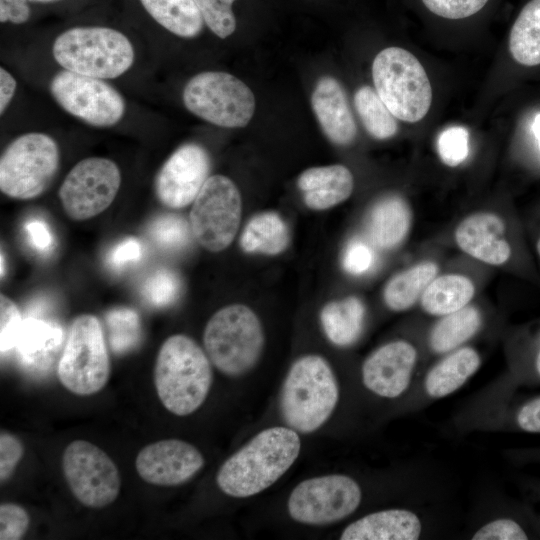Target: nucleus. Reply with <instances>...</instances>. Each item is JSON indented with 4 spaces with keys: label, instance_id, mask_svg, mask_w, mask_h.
I'll list each match as a JSON object with an SVG mask.
<instances>
[{
    "label": "nucleus",
    "instance_id": "f8f14e48",
    "mask_svg": "<svg viewBox=\"0 0 540 540\" xmlns=\"http://www.w3.org/2000/svg\"><path fill=\"white\" fill-rule=\"evenodd\" d=\"M49 91L65 112L92 127L115 126L126 112L122 94L103 79L63 69L52 77Z\"/></svg>",
    "mask_w": 540,
    "mask_h": 540
},
{
    "label": "nucleus",
    "instance_id": "dca6fc26",
    "mask_svg": "<svg viewBox=\"0 0 540 540\" xmlns=\"http://www.w3.org/2000/svg\"><path fill=\"white\" fill-rule=\"evenodd\" d=\"M194 445L180 439H164L142 448L136 459L138 475L147 483L171 487L186 483L204 466Z\"/></svg>",
    "mask_w": 540,
    "mask_h": 540
},
{
    "label": "nucleus",
    "instance_id": "603ef678",
    "mask_svg": "<svg viewBox=\"0 0 540 540\" xmlns=\"http://www.w3.org/2000/svg\"><path fill=\"white\" fill-rule=\"evenodd\" d=\"M536 370L538 374L540 375V351L538 352L537 358H536Z\"/></svg>",
    "mask_w": 540,
    "mask_h": 540
},
{
    "label": "nucleus",
    "instance_id": "4468645a",
    "mask_svg": "<svg viewBox=\"0 0 540 540\" xmlns=\"http://www.w3.org/2000/svg\"><path fill=\"white\" fill-rule=\"evenodd\" d=\"M118 165L105 157H87L76 163L65 176L58 196L67 216L88 220L105 211L120 189Z\"/></svg>",
    "mask_w": 540,
    "mask_h": 540
},
{
    "label": "nucleus",
    "instance_id": "ea45409f",
    "mask_svg": "<svg viewBox=\"0 0 540 540\" xmlns=\"http://www.w3.org/2000/svg\"><path fill=\"white\" fill-rule=\"evenodd\" d=\"M30 517L27 511L15 503L0 505V539L19 540L28 530Z\"/></svg>",
    "mask_w": 540,
    "mask_h": 540
},
{
    "label": "nucleus",
    "instance_id": "49530a36",
    "mask_svg": "<svg viewBox=\"0 0 540 540\" xmlns=\"http://www.w3.org/2000/svg\"><path fill=\"white\" fill-rule=\"evenodd\" d=\"M31 16L28 0H0V22L20 25Z\"/></svg>",
    "mask_w": 540,
    "mask_h": 540
},
{
    "label": "nucleus",
    "instance_id": "7c9ffc66",
    "mask_svg": "<svg viewBox=\"0 0 540 540\" xmlns=\"http://www.w3.org/2000/svg\"><path fill=\"white\" fill-rule=\"evenodd\" d=\"M509 51L521 65L540 64V0H531L522 8L510 31Z\"/></svg>",
    "mask_w": 540,
    "mask_h": 540
},
{
    "label": "nucleus",
    "instance_id": "2f4dec72",
    "mask_svg": "<svg viewBox=\"0 0 540 540\" xmlns=\"http://www.w3.org/2000/svg\"><path fill=\"white\" fill-rule=\"evenodd\" d=\"M354 105L359 118L370 136L386 140L396 135V117L381 100L375 89L364 85L354 94Z\"/></svg>",
    "mask_w": 540,
    "mask_h": 540
},
{
    "label": "nucleus",
    "instance_id": "f257e3e1",
    "mask_svg": "<svg viewBox=\"0 0 540 540\" xmlns=\"http://www.w3.org/2000/svg\"><path fill=\"white\" fill-rule=\"evenodd\" d=\"M301 450L299 434L288 426L266 428L232 454L219 468L216 483L234 498L255 496L277 482Z\"/></svg>",
    "mask_w": 540,
    "mask_h": 540
},
{
    "label": "nucleus",
    "instance_id": "b1692460",
    "mask_svg": "<svg viewBox=\"0 0 540 540\" xmlns=\"http://www.w3.org/2000/svg\"><path fill=\"white\" fill-rule=\"evenodd\" d=\"M480 364V355L472 347H460L447 353L426 374L425 392L434 399L454 393L475 374Z\"/></svg>",
    "mask_w": 540,
    "mask_h": 540
},
{
    "label": "nucleus",
    "instance_id": "79ce46f5",
    "mask_svg": "<svg viewBox=\"0 0 540 540\" xmlns=\"http://www.w3.org/2000/svg\"><path fill=\"white\" fill-rule=\"evenodd\" d=\"M527 538L523 528L509 518L487 522L472 535L473 540H526Z\"/></svg>",
    "mask_w": 540,
    "mask_h": 540
},
{
    "label": "nucleus",
    "instance_id": "c85d7f7f",
    "mask_svg": "<svg viewBox=\"0 0 540 540\" xmlns=\"http://www.w3.org/2000/svg\"><path fill=\"white\" fill-rule=\"evenodd\" d=\"M437 273L438 266L434 262L427 261L394 275L383 289L385 305L396 312L408 310L420 300Z\"/></svg>",
    "mask_w": 540,
    "mask_h": 540
},
{
    "label": "nucleus",
    "instance_id": "58836bf2",
    "mask_svg": "<svg viewBox=\"0 0 540 540\" xmlns=\"http://www.w3.org/2000/svg\"><path fill=\"white\" fill-rule=\"evenodd\" d=\"M342 267L348 274L359 276L367 273L375 263L373 247L362 239H352L342 255Z\"/></svg>",
    "mask_w": 540,
    "mask_h": 540
},
{
    "label": "nucleus",
    "instance_id": "4c0bfd02",
    "mask_svg": "<svg viewBox=\"0 0 540 540\" xmlns=\"http://www.w3.org/2000/svg\"><path fill=\"white\" fill-rule=\"evenodd\" d=\"M23 318L17 305L6 295L0 296V351L8 354L15 348Z\"/></svg>",
    "mask_w": 540,
    "mask_h": 540
},
{
    "label": "nucleus",
    "instance_id": "20e7f679",
    "mask_svg": "<svg viewBox=\"0 0 540 540\" xmlns=\"http://www.w3.org/2000/svg\"><path fill=\"white\" fill-rule=\"evenodd\" d=\"M52 55L64 70L103 80L122 76L135 61L130 39L105 26H77L63 31L52 44Z\"/></svg>",
    "mask_w": 540,
    "mask_h": 540
},
{
    "label": "nucleus",
    "instance_id": "9d476101",
    "mask_svg": "<svg viewBox=\"0 0 540 540\" xmlns=\"http://www.w3.org/2000/svg\"><path fill=\"white\" fill-rule=\"evenodd\" d=\"M242 216V198L235 183L220 174L209 176L192 203L189 225L204 249L220 252L236 237Z\"/></svg>",
    "mask_w": 540,
    "mask_h": 540
},
{
    "label": "nucleus",
    "instance_id": "09e8293b",
    "mask_svg": "<svg viewBox=\"0 0 540 540\" xmlns=\"http://www.w3.org/2000/svg\"><path fill=\"white\" fill-rule=\"evenodd\" d=\"M17 88L15 77L4 67L0 68V114L10 105Z\"/></svg>",
    "mask_w": 540,
    "mask_h": 540
},
{
    "label": "nucleus",
    "instance_id": "c9c22d12",
    "mask_svg": "<svg viewBox=\"0 0 540 540\" xmlns=\"http://www.w3.org/2000/svg\"><path fill=\"white\" fill-rule=\"evenodd\" d=\"M235 0H194L206 26L219 38L225 39L236 29L232 11Z\"/></svg>",
    "mask_w": 540,
    "mask_h": 540
},
{
    "label": "nucleus",
    "instance_id": "2eb2a0df",
    "mask_svg": "<svg viewBox=\"0 0 540 540\" xmlns=\"http://www.w3.org/2000/svg\"><path fill=\"white\" fill-rule=\"evenodd\" d=\"M211 167L207 150L197 143L179 146L163 163L154 182L158 200L172 209L192 204Z\"/></svg>",
    "mask_w": 540,
    "mask_h": 540
},
{
    "label": "nucleus",
    "instance_id": "6ab92c4d",
    "mask_svg": "<svg viewBox=\"0 0 540 540\" xmlns=\"http://www.w3.org/2000/svg\"><path fill=\"white\" fill-rule=\"evenodd\" d=\"M311 105L323 133L332 143L347 146L355 140L356 122L346 92L337 79L321 77L313 89Z\"/></svg>",
    "mask_w": 540,
    "mask_h": 540
},
{
    "label": "nucleus",
    "instance_id": "1a4fd4ad",
    "mask_svg": "<svg viewBox=\"0 0 540 540\" xmlns=\"http://www.w3.org/2000/svg\"><path fill=\"white\" fill-rule=\"evenodd\" d=\"M182 100L190 113L223 128L245 127L255 111L252 90L236 76L223 71L194 75L183 88Z\"/></svg>",
    "mask_w": 540,
    "mask_h": 540
},
{
    "label": "nucleus",
    "instance_id": "0eeeda50",
    "mask_svg": "<svg viewBox=\"0 0 540 540\" xmlns=\"http://www.w3.org/2000/svg\"><path fill=\"white\" fill-rule=\"evenodd\" d=\"M60 164L57 142L43 132H27L13 139L0 158V190L17 200L40 196L51 184Z\"/></svg>",
    "mask_w": 540,
    "mask_h": 540
},
{
    "label": "nucleus",
    "instance_id": "9b49d317",
    "mask_svg": "<svg viewBox=\"0 0 540 540\" xmlns=\"http://www.w3.org/2000/svg\"><path fill=\"white\" fill-rule=\"evenodd\" d=\"M362 500L360 485L350 476L328 474L305 479L291 491L290 517L306 525L322 526L353 514Z\"/></svg>",
    "mask_w": 540,
    "mask_h": 540
},
{
    "label": "nucleus",
    "instance_id": "412c9836",
    "mask_svg": "<svg viewBox=\"0 0 540 540\" xmlns=\"http://www.w3.org/2000/svg\"><path fill=\"white\" fill-rule=\"evenodd\" d=\"M422 533L420 517L402 508L369 513L345 527L342 540H415Z\"/></svg>",
    "mask_w": 540,
    "mask_h": 540
},
{
    "label": "nucleus",
    "instance_id": "ddd939ff",
    "mask_svg": "<svg viewBox=\"0 0 540 540\" xmlns=\"http://www.w3.org/2000/svg\"><path fill=\"white\" fill-rule=\"evenodd\" d=\"M61 466L71 493L85 507L103 508L117 499L121 489L119 470L95 444L72 441L62 454Z\"/></svg>",
    "mask_w": 540,
    "mask_h": 540
},
{
    "label": "nucleus",
    "instance_id": "de8ad7c7",
    "mask_svg": "<svg viewBox=\"0 0 540 540\" xmlns=\"http://www.w3.org/2000/svg\"><path fill=\"white\" fill-rule=\"evenodd\" d=\"M518 426L530 433H540V397L527 402L517 414Z\"/></svg>",
    "mask_w": 540,
    "mask_h": 540
},
{
    "label": "nucleus",
    "instance_id": "8fccbe9b",
    "mask_svg": "<svg viewBox=\"0 0 540 540\" xmlns=\"http://www.w3.org/2000/svg\"><path fill=\"white\" fill-rule=\"evenodd\" d=\"M532 131L540 148V113L537 114L534 118Z\"/></svg>",
    "mask_w": 540,
    "mask_h": 540
},
{
    "label": "nucleus",
    "instance_id": "e433bc0d",
    "mask_svg": "<svg viewBox=\"0 0 540 540\" xmlns=\"http://www.w3.org/2000/svg\"><path fill=\"white\" fill-rule=\"evenodd\" d=\"M437 152L441 161L450 167L462 164L469 156V132L463 126H450L437 139Z\"/></svg>",
    "mask_w": 540,
    "mask_h": 540
},
{
    "label": "nucleus",
    "instance_id": "37998d69",
    "mask_svg": "<svg viewBox=\"0 0 540 540\" xmlns=\"http://www.w3.org/2000/svg\"><path fill=\"white\" fill-rule=\"evenodd\" d=\"M142 254L143 248L140 240L136 237H127L109 250L106 262L111 269L121 271L127 266L139 262Z\"/></svg>",
    "mask_w": 540,
    "mask_h": 540
},
{
    "label": "nucleus",
    "instance_id": "5701e85b",
    "mask_svg": "<svg viewBox=\"0 0 540 540\" xmlns=\"http://www.w3.org/2000/svg\"><path fill=\"white\" fill-rule=\"evenodd\" d=\"M63 338V329L57 322L27 317L23 319L14 349L25 366L44 368L53 362Z\"/></svg>",
    "mask_w": 540,
    "mask_h": 540
},
{
    "label": "nucleus",
    "instance_id": "bb28decb",
    "mask_svg": "<svg viewBox=\"0 0 540 540\" xmlns=\"http://www.w3.org/2000/svg\"><path fill=\"white\" fill-rule=\"evenodd\" d=\"M475 294V286L467 276L457 273L436 276L426 287L420 303L434 316H444L466 307Z\"/></svg>",
    "mask_w": 540,
    "mask_h": 540
},
{
    "label": "nucleus",
    "instance_id": "a878e982",
    "mask_svg": "<svg viewBox=\"0 0 540 540\" xmlns=\"http://www.w3.org/2000/svg\"><path fill=\"white\" fill-rule=\"evenodd\" d=\"M289 241V229L282 216L275 211H263L247 222L239 243L246 253L276 256L287 249Z\"/></svg>",
    "mask_w": 540,
    "mask_h": 540
},
{
    "label": "nucleus",
    "instance_id": "aec40b11",
    "mask_svg": "<svg viewBox=\"0 0 540 540\" xmlns=\"http://www.w3.org/2000/svg\"><path fill=\"white\" fill-rule=\"evenodd\" d=\"M304 204L323 211L347 200L353 192L354 178L344 165L316 166L304 170L297 179Z\"/></svg>",
    "mask_w": 540,
    "mask_h": 540
},
{
    "label": "nucleus",
    "instance_id": "c03bdc74",
    "mask_svg": "<svg viewBox=\"0 0 540 540\" xmlns=\"http://www.w3.org/2000/svg\"><path fill=\"white\" fill-rule=\"evenodd\" d=\"M24 452L22 442L13 434L2 431L0 434V480L7 481L14 472Z\"/></svg>",
    "mask_w": 540,
    "mask_h": 540
},
{
    "label": "nucleus",
    "instance_id": "3c124183",
    "mask_svg": "<svg viewBox=\"0 0 540 540\" xmlns=\"http://www.w3.org/2000/svg\"><path fill=\"white\" fill-rule=\"evenodd\" d=\"M4 273H5V260H4L3 253H1V277L4 276Z\"/></svg>",
    "mask_w": 540,
    "mask_h": 540
},
{
    "label": "nucleus",
    "instance_id": "c756f323",
    "mask_svg": "<svg viewBox=\"0 0 540 540\" xmlns=\"http://www.w3.org/2000/svg\"><path fill=\"white\" fill-rule=\"evenodd\" d=\"M143 8L160 26L181 38H195L204 21L194 0H140Z\"/></svg>",
    "mask_w": 540,
    "mask_h": 540
},
{
    "label": "nucleus",
    "instance_id": "7ed1b4c3",
    "mask_svg": "<svg viewBox=\"0 0 540 540\" xmlns=\"http://www.w3.org/2000/svg\"><path fill=\"white\" fill-rule=\"evenodd\" d=\"M339 401L336 376L323 357L308 354L290 367L280 393V412L287 426L308 434L323 426Z\"/></svg>",
    "mask_w": 540,
    "mask_h": 540
},
{
    "label": "nucleus",
    "instance_id": "5fc2aeb1",
    "mask_svg": "<svg viewBox=\"0 0 540 540\" xmlns=\"http://www.w3.org/2000/svg\"><path fill=\"white\" fill-rule=\"evenodd\" d=\"M537 252H538V254L540 256V238H539V240L537 242Z\"/></svg>",
    "mask_w": 540,
    "mask_h": 540
},
{
    "label": "nucleus",
    "instance_id": "a19ab883",
    "mask_svg": "<svg viewBox=\"0 0 540 540\" xmlns=\"http://www.w3.org/2000/svg\"><path fill=\"white\" fill-rule=\"evenodd\" d=\"M432 13L446 19H463L479 12L488 0H422Z\"/></svg>",
    "mask_w": 540,
    "mask_h": 540
},
{
    "label": "nucleus",
    "instance_id": "f3484780",
    "mask_svg": "<svg viewBox=\"0 0 540 540\" xmlns=\"http://www.w3.org/2000/svg\"><path fill=\"white\" fill-rule=\"evenodd\" d=\"M417 360V349L410 342H388L364 360L362 382L367 390L378 397L398 398L409 388Z\"/></svg>",
    "mask_w": 540,
    "mask_h": 540
},
{
    "label": "nucleus",
    "instance_id": "a18cd8bd",
    "mask_svg": "<svg viewBox=\"0 0 540 540\" xmlns=\"http://www.w3.org/2000/svg\"><path fill=\"white\" fill-rule=\"evenodd\" d=\"M24 231L29 245L36 251L47 253L54 246L53 234L45 221L31 218L26 221Z\"/></svg>",
    "mask_w": 540,
    "mask_h": 540
},
{
    "label": "nucleus",
    "instance_id": "864d4df0",
    "mask_svg": "<svg viewBox=\"0 0 540 540\" xmlns=\"http://www.w3.org/2000/svg\"><path fill=\"white\" fill-rule=\"evenodd\" d=\"M30 1H35V2H40V3H48V2L58 1V0H30Z\"/></svg>",
    "mask_w": 540,
    "mask_h": 540
},
{
    "label": "nucleus",
    "instance_id": "f704fd0d",
    "mask_svg": "<svg viewBox=\"0 0 540 540\" xmlns=\"http://www.w3.org/2000/svg\"><path fill=\"white\" fill-rule=\"evenodd\" d=\"M181 280L179 275L168 268H160L144 281L141 294L146 302L157 308L172 305L179 297Z\"/></svg>",
    "mask_w": 540,
    "mask_h": 540
},
{
    "label": "nucleus",
    "instance_id": "4be33fe9",
    "mask_svg": "<svg viewBox=\"0 0 540 540\" xmlns=\"http://www.w3.org/2000/svg\"><path fill=\"white\" fill-rule=\"evenodd\" d=\"M411 219L410 207L402 197L388 195L379 199L367 217L370 242L382 250L398 247L408 235Z\"/></svg>",
    "mask_w": 540,
    "mask_h": 540
},
{
    "label": "nucleus",
    "instance_id": "393cba45",
    "mask_svg": "<svg viewBox=\"0 0 540 540\" xmlns=\"http://www.w3.org/2000/svg\"><path fill=\"white\" fill-rule=\"evenodd\" d=\"M366 309L356 296L330 301L320 311V323L327 339L335 346L348 347L360 337Z\"/></svg>",
    "mask_w": 540,
    "mask_h": 540
},
{
    "label": "nucleus",
    "instance_id": "423d86ee",
    "mask_svg": "<svg viewBox=\"0 0 540 540\" xmlns=\"http://www.w3.org/2000/svg\"><path fill=\"white\" fill-rule=\"evenodd\" d=\"M376 92L391 113L405 122L415 123L428 113L432 87L420 61L408 50L388 47L372 63Z\"/></svg>",
    "mask_w": 540,
    "mask_h": 540
},
{
    "label": "nucleus",
    "instance_id": "39448f33",
    "mask_svg": "<svg viewBox=\"0 0 540 540\" xmlns=\"http://www.w3.org/2000/svg\"><path fill=\"white\" fill-rule=\"evenodd\" d=\"M265 336L257 314L243 304L216 311L206 323L203 344L211 363L228 377L254 368L263 352Z\"/></svg>",
    "mask_w": 540,
    "mask_h": 540
},
{
    "label": "nucleus",
    "instance_id": "cd10ccee",
    "mask_svg": "<svg viewBox=\"0 0 540 540\" xmlns=\"http://www.w3.org/2000/svg\"><path fill=\"white\" fill-rule=\"evenodd\" d=\"M482 317L473 306L441 316L430 331L428 343L437 354H447L460 348L480 329Z\"/></svg>",
    "mask_w": 540,
    "mask_h": 540
},
{
    "label": "nucleus",
    "instance_id": "72a5a7b5",
    "mask_svg": "<svg viewBox=\"0 0 540 540\" xmlns=\"http://www.w3.org/2000/svg\"><path fill=\"white\" fill-rule=\"evenodd\" d=\"M148 234L160 249L170 252L185 249L193 237L189 222L175 214L157 216L150 223Z\"/></svg>",
    "mask_w": 540,
    "mask_h": 540
},
{
    "label": "nucleus",
    "instance_id": "473e14b6",
    "mask_svg": "<svg viewBox=\"0 0 540 540\" xmlns=\"http://www.w3.org/2000/svg\"><path fill=\"white\" fill-rule=\"evenodd\" d=\"M108 341L116 354L133 350L140 342L141 320L139 314L128 307H115L105 315Z\"/></svg>",
    "mask_w": 540,
    "mask_h": 540
},
{
    "label": "nucleus",
    "instance_id": "f03ea898",
    "mask_svg": "<svg viewBox=\"0 0 540 540\" xmlns=\"http://www.w3.org/2000/svg\"><path fill=\"white\" fill-rule=\"evenodd\" d=\"M211 361L189 336L175 334L161 345L154 366V384L162 405L187 416L205 402L212 386Z\"/></svg>",
    "mask_w": 540,
    "mask_h": 540
},
{
    "label": "nucleus",
    "instance_id": "a211bd4d",
    "mask_svg": "<svg viewBox=\"0 0 540 540\" xmlns=\"http://www.w3.org/2000/svg\"><path fill=\"white\" fill-rule=\"evenodd\" d=\"M505 232V222L500 216L478 212L460 222L454 237L458 247L469 256L489 265L500 266L511 256Z\"/></svg>",
    "mask_w": 540,
    "mask_h": 540
},
{
    "label": "nucleus",
    "instance_id": "6e6552de",
    "mask_svg": "<svg viewBox=\"0 0 540 540\" xmlns=\"http://www.w3.org/2000/svg\"><path fill=\"white\" fill-rule=\"evenodd\" d=\"M60 383L71 393L89 396L109 380L110 360L99 319L81 314L72 321L57 368Z\"/></svg>",
    "mask_w": 540,
    "mask_h": 540
}]
</instances>
